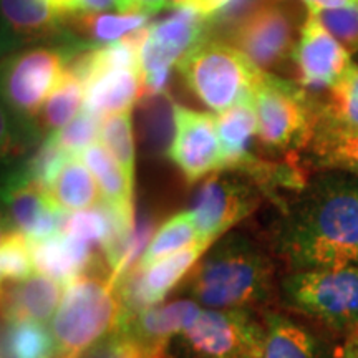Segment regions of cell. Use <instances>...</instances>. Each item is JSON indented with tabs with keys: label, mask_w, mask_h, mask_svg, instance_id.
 I'll use <instances>...</instances> for the list:
<instances>
[{
	"label": "cell",
	"mask_w": 358,
	"mask_h": 358,
	"mask_svg": "<svg viewBox=\"0 0 358 358\" xmlns=\"http://www.w3.org/2000/svg\"><path fill=\"white\" fill-rule=\"evenodd\" d=\"M279 254L294 271L358 267V182L329 174L303 191L285 214Z\"/></svg>",
	"instance_id": "cell-1"
},
{
	"label": "cell",
	"mask_w": 358,
	"mask_h": 358,
	"mask_svg": "<svg viewBox=\"0 0 358 358\" xmlns=\"http://www.w3.org/2000/svg\"><path fill=\"white\" fill-rule=\"evenodd\" d=\"M274 267L241 234L222 237L192 267L186 292L206 308H248L266 302Z\"/></svg>",
	"instance_id": "cell-2"
},
{
	"label": "cell",
	"mask_w": 358,
	"mask_h": 358,
	"mask_svg": "<svg viewBox=\"0 0 358 358\" xmlns=\"http://www.w3.org/2000/svg\"><path fill=\"white\" fill-rule=\"evenodd\" d=\"M122 312L113 280L80 275L70 282L50 322L58 357H77L96 345L116 329Z\"/></svg>",
	"instance_id": "cell-3"
},
{
	"label": "cell",
	"mask_w": 358,
	"mask_h": 358,
	"mask_svg": "<svg viewBox=\"0 0 358 358\" xmlns=\"http://www.w3.org/2000/svg\"><path fill=\"white\" fill-rule=\"evenodd\" d=\"M187 87L204 105L226 111L254 98L264 71L237 48L219 40H201L179 62Z\"/></svg>",
	"instance_id": "cell-4"
},
{
	"label": "cell",
	"mask_w": 358,
	"mask_h": 358,
	"mask_svg": "<svg viewBox=\"0 0 358 358\" xmlns=\"http://www.w3.org/2000/svg\"><path fill=\"white\" fill-rule=\"evenodd\" d=\"M285 306L334 329H358V267L295 271L282 282Z\"/></svg>",
	"instance_id": "cell-5"
},
{
	"label": "cell",
	"mask_w": 358,
	"mask_h": 358,
	"mask_svg": "<svg viewBox=\"0 0 358 358\" xmlns=\"http://www.w3.org/2000/svg\"><path fill=\"white\" fill-rule=\"evenodd\" d=\"M297 10L287 0H254L243 15L232 20L227 43L237 48L259 70L284 64L295 52Z\"/></svg>",
	"instance_id": "cell-6"
},
{
	"label": "cell",
	"mask_w": 358,
	"mask_h": 358,
	"mask_svg": "<svg viewBox=\"0 0 358 358\" xmlns=\"http://www.w3.org/2000/svg\"><path fill=\"white\" fill-rule=\"evenodd\" d=\"M252 101L259 123L257 136L264 146L274 150L308 146L317 111L303 90L264 71Z\"/></svg>",
	"instance_id": "cell-7"
},
{
	"label": "cell",
	"mask_w": 358,
	"mask_h": 358,
	"mask_svg": "<svg viewBox=\"0 0 358 358\" xmlns=\"http://www.w3.org/2000/svg\"><path fill=\"white\" fill-rule=\"evenodd\" d=\"M264 332L248 308H201L181 338L194 358H259Z\"/></svg>",
	"instance_id": "cell-8"
},
{
	"label": "cell",
	"mask_w": 358,
	"mask_h": 358,
	"mask_svg": "<svg viewBox=\"0 0 358 358\" xmlns=\"http://www.w3.org/2000/svg\"><path fill=\"white\" fill-rule=\"evenodd\" d=\"M206 15L192 6H182L164 20L148 27L141 47L145 96L166 92L169 71L201 42Z\"/></svg>",
	"instance_id": "cell-9"
},
{
	"label": "cell",
	"mask_w": 358,
	"mask_h": 358,
	"mask_svg": "<svg viewBox=\"0 0 358 358\" xmlns=\"http://www.w3.org/2000/svg\"><path fill=\"white\" fill-rule=\"evenodd\" d=\"M168 156L191 182L208 174L224 171L216 118L176 105V133Z\"/></svg>",
	"instance_id": "cell-10"
},
{
	"label": "cell",
	"mask_w": 358,
	"mask_h": 358,
	"mask_svg": "<svg viewBox=\"0 0 358 358\" xmlns=\"http://www.w3.org/2000/svg\"><path fill=\"white\" fill-rule=\"evenodd\" d=\"M254 206L256 196L244 181L217 171L196 192L189 214L201 239L214 244L217 237L248 216Z\"/></svg>",
	"instance_id": "cell-11"
},
{
	"label": "cell",
	"mask_w": 358,
	"mask_h": 358,
	"mask_svg": "<svg viewBox=\"0 0 358 358\" xmlns=\"http://www.w3.org/2000/svg\"><path fill=\"white\" fill-rule=\"evenodd\" d=\"M62 53L35 48L13 57L6 71V95L20 115L35 116L65 73Z\"/></svg>",
	"instance_id": "cell-12"
},
{
	"label": "cell",
	"mask_w": 358,
	"mask_h": 358,
	"mask_svg": "<svg viewBox=\"0 0 358 358\" xmlns=\"http://www.w3.org/2000/svg\"><path fill=\"white\" fill-rule=\"evenodd\" d=\"M299 83L312 92L332 88L350 66V53L312 12L301 27L294 52Z\"/></svg>",
	"instance_id": "cell-13"
},
{
	"label": "cell",
	"mask_w": 358,
	"mask_h": 358,
	"mask_svg": "<svg viewBox=\"0 0 358 358\" xmlns=\"http://www.w3.org/2000/svg\"><path fill=\"white\" fill-rule=\"evenodd\" d=\"M201 306L196 301H176L166 306H153L140 310H123L116 329L140 342L153 358H168L166 347L173 338L181 337Z\"/></svg>",
	"instance_id": "cell-14"
},
{
	"label": "cell",
	"mask_w": 358,
	"mask_h": 358,
	"mask_svg": "<svg viewBox=\"0 0 358 358\" xmlns=\"http://www.w3.org/2000/svg\"><path fill=\"white\" fill-rule=\"evenodd\" d=\"M8 227L20 231L30 243H38L62 231L65 214L48 198L47 191L25 174L8 186Z\"/></svg>",
	"instance_id": "cell-15"
},
{
	"label": "cell",
	"mask_w": 358,
	"mask_h": 358,
	"mask_svg": "<svg viewBox=\"0 0 358 358\" xmlns=\"http://www.w3.org/2000/svg\"><path fill=\"white\" fill-rule=\"evenodd\" d=\"M211 245L213 243L203 241L153 264L146 271H136V279H133L127 292L128 306L123 310H140V308L158 306L169 294V290L198 264Z\"/></svg>",
	"instance_id": "cell-16"
},
{
	"label": "cell",
	"mask_w": 358,
	"mask_h": 358,
	"mask_svg": "<svg viewBox=\"0 0 358 358\" xmlns=\"http://www.w3.org/2000/svg\"><path fill=\"white\" fill-rule=\"evenodd\" d=\"M145 98V75L141 69L103 71L87 83L83 110L96 118L131 111Z\"/></svg>",
	"instance_id": "cell-17"
},
{
	"label": "cell",
	"mask_w": 358,
	"mask_h": 358,
	"mask_svg": "<svg viewBox=\"0 0 358 358\" xmlns=\"http://www.w3.org/2000/svg\"><path fill=\"white\" fill-rule=\"evenodd\" d=\"M65 285L43 274H34L29 279L15 282L3 301V317L7 322L34 320L48 324L55 315Z\"/></svg>",
	"instance_id": "cell-18"
},
{
	"label": "cell",
	"mask_w": 358,
	"mask_h": 358,
	"mask_svg": "<svg viewBox=\"0 0 358 358\" xmlns=\"http://www.w3.org/2000/svg\"><path fill=\"white\" fill-rule=\"evenodd\" d=\"M30 244L35 271L64 285H69L77 277L83 275L85 268L92 262V245L75 239L64 231L45 241Z\"/></svg>",
	"instance_id": "cell-19"
},
{
	"label": "cell",
	"mask_w": 358,
	"mask_h": 358,
	"mask_svg": "<svg viewBox=\"0 0 358 358\" xmlns=\"http://www.w3.org/2000/svg\"><path fill=\"white\" fill-rule=\"evenodd\" d=\"M48 198L62 214L96 208L103 203L100 187L82 156L71 155L47 187Z\"/></svg>",
	"instance_id": "cell-20"
},
{
	"label": "cell",
	"mask_w": 358,
	"mask_h": 358,
	"mask_svg": "<svg viewBox=\"0 0 358 358\" xmlns=\"http://www.w3.org/2000/svg\"><path fill=\"white\" fill-rule=\"evenodd\" d=\"M216 127L224 155V169H248L254 159L249 148L259 131L254 101L237 103L216 116Z\"/></svg>",
	"instance_id": "cell-21"
},
{
	"label": "cell",
	"mask_w": 358,
	"mask_h": 358,
	"mask_svg": "<svg viewBox=\"0 0 358 358\" xmlns=\"http://www.w3.org/2000/svg\"><path fill=\"white\" fill-rule=\"evenodd\" d=\"M80 156L96 179L103 203L110 206L113 211L122 214L123 217H127L128 221L134 222V185L129 181L118 161L111 156L110 151L101 143H95V145L87 148Z\"/></svg>",
	"instance_id": "cell-22"
},
{
	"label": "cell",
	"mask_w": 358,
	"mask_h": 358,
	"mask_svg": "<svg viewBox=\"0 0 358 358\" xmlns=\"http://www.w3.org/2000/svg\"><path fill=\"white\" fill-rule=\"evenodd\" d=\"M264 342L259 358H319V345L308 330L280 313L264 315Z\"/></svg>",
	"instance_id": "cell-23"
},
{
	"label": "cell",
	"mask_w": 358,
	"mask_h": 358,
	"mask_svg": "<svg viewBox=\"0 0 358 358\" xmlns=\"http://www.w3.org/2000/svg\"><path fill=\"white\" fill-rule=\"evenodd\" d=\"M199 243H203V239H201L198 227L192 221L189 211L174 214L148 241V245L143 250V256L138 261L136 271H146L153 264L163 261L169 256H174V254L189 249Z\"/></svg>",
	"instance_id": "cell-24"
},
{
	"label": "cell",
	"mask_w": 358,
	"mask_h": 358,
	"mask_svg": "<svg viewBox=\"0 0 358 358\" xmlns=\"http://www.w3.org/2000/svg\"><path fill=\"white\" fill-rule=\"evenodd\" d=\"M308 146L322 168L358 173V129L350 131L315 124Z\"/></svg>",
	"instance_id": "cell-25"
},
{
	"label": "cell",
	"mask_w": 358,
	"mask_h": 358,
	"mask_svg": "<svg viewBox=\"0 0 358 358\" xmlns=\"http://www.w3.org/2000/svg\"><path fill=\"white\" fill-rule=\"evenodd\" d=\"M315 124L337 129H358V65H350L329 90L325 105L317 111Z\"/></svg>",
	"instance_id": "cell-26"
},
{
	"label": "cell",
	"mask_w": 358,
	"mask_h": 358,
	"mask_svg": "<svg viewBox=\"0 0 358 358\" xmlns=\"http://www.w3.org/2000/svg\"><path fill=\"white\" fill-rule=\"evenodd\" d=\"M85 93H87V87L83 80L78 77L77 71L66 66L64 77L43 105V128L53 134L65 128L71 120L77 118L83 111Z\"/></svg>",
	"instance_id": "cell-27"
},
{
	"label": "cell",
	"mask_w": 358,
	"mask_h": 358,
	"mask_svg": "<svg viewBox=\"0 0 358 358\" xmlns=\"http://www.w3.org/2000/svg\"><path fill=\"white\" fill-rule=\"evenodd\" d=\"M57 343L50 327L42 322H7L3 358H57Z\"/></svg>",
	"instance_id": "cell-28"
},
{
	"label": "cell",
	"mask_w": 358,
	"mask_h": 358,
	"mask_svg": "<svg viewBox=\"0 0 358 358\" xmlns=\"http://www.w3.org/2000/svg\"><path fill=\"white\" fill-rule=\"evenodd\" d=\"M150 13H80L73 25L80 34L98 43H113L145 29Z\"/></svg>",
	"instance_id": "cell-29"
},
{
	"label": "cell",
	"mask_w": 358,
	"mask_h": 358,
	"mask_svg": "<svg viewBox=\"0 0 358 358\" xmlns=\"http://www.w3.org/2000/svg\"><path fill=\"white\" fill-rule=\"evenodd\" d=\"M143 136L158 153L169 151L176 133V103L166 92L143 98Z\"/></svg>",
	"instance_id": "cell-30"
},
{
	"label": "cell",
	"mask_w": 358,
	"mask_h": 358,
	"mask_svg": "<svg viewBox=\"0 0 358 358\" xmlns=\"http://www.w3.org/2000/svg\"><path fill=\"white\" fill-rule=\"evenodd\" d=\"M2 12L8 25L27 37L52 34L62 15L50 0H2Z\"/></svg>",
	"instance_id": "cell-31"
},
{
	"label": "cell",
	"mask_w": 358,
	"mask_h": 358,
	"mask_svg": "<svg viewBox=\"0 0 358 358\" xmlns=\"http://www.w3.org/2000/svg\"><path fill=\"white\" fill-rule=\"evenodd\" d=\"M100 143L118 161L120 166L123 168V171L129 178V181L134 185L136 155H134L131 111L110 115L103 118L100 127Z\"/></svg>",
	"instance_id": "cell-32"
},
{
	"label": "cell",
	"mask_w": 358,
	"mask_h": 358,
	"mask_svg": "<svg viewBox=\"0 0 358 358\" xmlns=\"http://www.w3.org/2000/svg\"><path fill=\"white\" fill-rule=\"evenodd\" d=\"M0 274L3 282H22L35 274L32 244L20 231H3L0 244Z\"/></svg>",
	"instance_id": "cell-33"
},
{
	"label": "cell",
	"mask_w": 358,
	"mask_h": 358,
	"mask_svg": "<svg viewBox=\"0 0 358 358\" xmlns=\"http://www.w3.org/2000/svg\"><path fill=\"white\" fill-rule=\"evenodd\" d=\"M100 127L101 120L83 110L65 128L50 134V136L65 153L80 156L87 148L98 143L96 140L100 138Z\"/></svg>",
	"instance_id": "cell-34"
},
{
	"label": "cell",
	"mask_w": 358,
	"mask_h": 358,
	"mask_svg": "<svg viewBox=\"0 0 358 358\" xmlns=\"http://www.w3.org/2000/svg\"><path fill=\"white\" fill-rule=\"evenodd\" d=\"M308 12L320 20V24L347 48L348 53L358 52V6Z\"/></svg>",
	"instance_id": "cell-35"
},
{
	"label": "cell",
	"mask_w": 358,
	"mask_h": 358,
	"mask_svg": "<svg viewBox=\"0 0 358 358\" xmlns=\"http://www.w3.org/2000/svg\"><path fill=\"white\" fill-rule=\"evenodd\" d=\"M85 358H153V355L123 330L115 329L87 350Z\"/></svg>",
	"instance_id": "cell-36"
},
{
	"label": "cell",
	"mask_w": 358,
	"mask_h": 358,
	"mask_svg": "<svg viewBox=\"0 0 358 358\" xmlns=\"http://www.w3.org/2000/svg\"><path fill=\"white\" fill-rule=\"evenodd\" d=\"M111 8H118L122 12L123 0H78L80 13H103Z\"/></svg>",
	"instance_id": "cell-37"
},
{
	"label": "cell",
	"mask_w": 358,
	"mask_h": 358,
	"mask_svg": "<svg viewBox=\"0 0 358 358\" xmlns=\"http://www.w3.org/2000/svg\"><path fill=\"white\" fill-rule=\"evenodd\" d=\"M164 6H168V0H123L122 12H158Z\"/></svg>",
	"instance_id": "cell-38"
},
{
	"label": "cell",
	"mask_w": 358,
	"mask_h": 358,
	"mask_svg": "<svg viewBox=\"0 0 358 358\" xmlns=\"http://www.w3.org/2000/svg\"><path fill=\"white\" fill-rule=\"evenodd\" d=\"M234 2H237V0H194L191 6L198 8L203 15L209 17V15H217L219 12L224 10L226 7H229L231 3Z\"/></svg>",
	"instance_id": "cell-39"
},
{
	"label": "cell",
	"mask_w": 358,
	"mask_h": 358,
	"mask_svg": "<svg viewBox=\"0 0 358 358\" xmlns=\"http://www.w3.org/2000/svg\"><path fill=\"white\" fill-rule=\"evenodd\" d=\"M308 10H332V8H343L358 6V0H302Z\"/></svg>",
	"instance_id": "cell-40"
},
{
	"label": "cell",
	"mask_w": 358,
	"mask_h": 358,
	"mask_svg": "<svg viewBox=\"0 0 358 358\" xmlns=\"http://www.w3.org/2000/svg\"><path fill=\"white\" fill-rule=\"evenodd\" d=\"M50 3L60 13H69V12L78 10V0H50Z\"/></svg>",
	"instance_id": "cell-41"
},
{
	"label": "cell",
	"mask_w": 358,
	"mask_h": 358,
	"mask_svg": "<svg viewBox=\"0 0 358 358\" xmlns=\"http://www.w3.org/2000/svg\"><path fill=\"white\" fill-rule=\"evenodd\" d=\"M340 358H358V338L355 334H352L350 338L347 340V343H345V347H343Z\"/></svg>",
	"instance_id": "cell-42"
},
{
	"label": "cell",
	"mask_w": 358,
	"mask_h": 358,
	"mask_svg": "<svg viewBox=\"0 0 358 358\" xmlns=\"http://www.w3.org/2000/svg\"><path fill=\"white\" fill-rule=\"evenodd\" d=\"M192 2H194V0H168V3H171V6H178V7L191 6Z\"/></svg>",
	"instance_id": "cell-43"
},
{
	"label": "cell",
	"mask_w": 358,
	"mask_h": 358,
	"mask_svg": "<svg viewBox=\"0 0 358 358\" xmlns=\"http://www.w3.org/2000/svg\"><path fill=\"white\" fill-rule=\"evenodd\" d=\"M353 334H355V335H357V338H358V329L353 330Z\"/></svg>",
	"instance_id": "cell-44"
}]
</instances>
